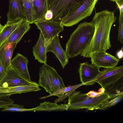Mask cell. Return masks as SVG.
<instances>
[{"mask_svg":"<svg viewBox=\"0 0 123 123\" xmlns=\"http://www.w3.org/2000/svg\"><path fill=\"white\" fill-rule=\"evenodd\" d=\"M117 55L119 59L122 58L123 57V47L117 53Z\"/></svg>","mask_w":123,"mask_h":123,"instance_id":"1f68e13d","label":"cell"},{"mask_svg":"<svg viewBox=\"0 0 123 123\" xmlns=\"http://www.w3.org/2000/svg\"><path fill=\"white\" fill-rule=\"evenodd\" d=\"M105 68L94 82L101 86L110 99L123 93V66Z\"/></svg>","mask_w":123,"mask_h":123,"instance_id":"3957f363","label":"cell"},{"mask_svg":"<svg viewBox=\"0 0 123 123\" xmlns=\"http://www.w3.org/2000/svg\"><path fill=\"white\" fill-rule=\"evenodd\" d=\"M115 2L119 9L120 12L123 13V0H118Z\"/></svg>","mask_w":123,"mask_h":123,"instance_id":"83f0119b","label":"cell"},{"mask_svg":"<svg viewBox=\"0 0 123 123\" xmlns=\"http://www.w3.org/2000/svg\"><path fill=\"white\" fill-rule=\"evenodd\" d=\"M30 24L26 20L23 21L1 44L0 49L9 43L19 42L24 35L30 30Z\"/></svg>","mask_w":123,"mask_h":123,"instance_id":"2e32d148","label":"cell"},{"mask_svg":"<svg viewBox=\"0 0 123 123\" xmlns=\"http://www.w3.org/2000/svg\"><path fill=\"white\" fill-rule=\"evenodd\" d=\"M2 111L12 112L28 111V109H25L23 105L17 104H13L4 108Z\"/></svg>","mask_w":123,"mask_h":123,"instance_id":"d4e9b609","label":"cell"},{"mask_svg":"<svg viewBox=\"0 0 123 123\" xmlns=\"http://www.w3.org/2000/svg\"><path fill=\"white\" fill-rule=\"evenodd\" d=\"M3 26L0 23V32L1 31V30H2L3 27Z\"/></svg>","mask_w":123,"mask_h":123,"instance_id":"d6a6232c","label":"cell"},{"mask_svg":"<svg viewBox=\"0 0 123 123\" xmlns=\"http://www.w3.org/2000/svg\"><path fill=\"white\" fill-rule=\"evenodd\" d=\"M53 16V14L51 11L50 10H47L45 15V19L48 20H51Z\"/></svg>","mask_w":123,"mask_h":123,"instance_id":"f546056e","label":"cell"},{"mask_svg":"<svg viewBox=\"0 0 123 123\" xmlns=\"http://www.w3.org/2000/svg\"><path fill=\"white\" fill-rule=\"evenodd\" d=\"M47 53H53L60 61L62 68H64L68 63L69 59L68 58L65 51L61 45L59 35L55 36L46 48Z\"/></svg>","mask_w":123,"mask_h":123,"instance_id":"5bb4252c","label":"cell"},{"mask_svg":"<svg viewBox=\"0 0 123 123\" xmlns=\"http://www.w3.org/2000/svg\"><path fill=\"white\" fill-rule=\"evenodd\" d=\"M30 82L23 78L10 65L0 80V87H13L35 83Z\"/></svg>","mask_w":123,"mask_h":123,"instance_id":"8fae6325","label":"cell"},{"mask_svg":"<svg viewBox=\"0 0 123 123\" xmlns=\"http://www.w3.org/2000/svg\"><path fill=\"white\" fill-rule=\"evenodd\" d=\"M39 76V86L50 95L66 87L56 70L46 63L44 64L40 68Z\"/></svg>","mask_w":123,"mask_h":123,"instance_id":"5b68a950","label":"cell"},{"mask_svg":"<svg viewBox=\"0 0 123 123\" xmlns=\"http://www.w3.org/2000/svg\"><path fill=\"white\" fill-rule=\"evenodd\" d=\"M94 29L92 22H84L78 25L70 35L66 44L65 51L68 59L81 54L90 43Z\"/></svg>","mask_w":123,"mask_h":123,"instance_id":"7a4b0ae2","label":"cell"},{"mask_svg":"<svg viewBox=\"0 0 123 123\" xmlns=\"http://www.w3.org/2000/svg\"><path fill=\"white\" fill-rule=\"evenodd\" d=\"M80 82L85 85H92L100 73L99 68L88 62L81 63L78 69Z\"/></svg>","mask_w":123,"mask_h":123,"instance_id":"9c48e42d","label":"cell"},{"mask_svg":"<svg viewBox=\"0 0 123 123\" xmlns=\"http://www.w3.org/2000/svg\"><path fill=\"white\" fill-rule=\"evenodd\" d=\"M26 20L30 24L34 23V11L32 0H22Z\"/></svg>","mask_w":123,"mask_h":123,"instance_id":"7402d4cb","label":"cell"},{"mask_svg":"<svg viewBox=\"0 0 123 123\" xmlns=\"http://www.w3.org/2000/svg\"><path fill=\"white\" fill-rule=\"evenodd\" d=\"M18 42L9 43L0 49V60L5 72L11 65L13 52Z\"/></svg>","mask_w":123,"mask_h":123,"instance_id":"e0dca14e","label":"cell"},{"mask_svg":"<svg viewBox=\"0 0 123 123\" xmlns=\"http://www.w3.org/2000/svg\"><path fill=\"white\" fill-rule=\"evenodd\" d=\"M67 104L68 110L85 109L93 111L99 110L110 97L105 93L95 97H90L80 91L74 92L68 97Z\"/></svg>","mask_w":123,"mask_h":123,"instance_id":"277c9868","label":"cell"},{"mask_svg":"<svg viewBox=\"0 0 123 123\" xmlns=\"http://www.w3.org/2000/svg\"><path fill=\"white\" fill-rule=\"evenodd\" d=\"M9 0V9L7 14V22L14 21L19 19L26 20L22 0Z\"/></svg>","mask_w":123,"mask_h":123,"instance_id":"9a60e30c","label":"cell"},{"mask_svg":"<svg viewBox=\"0 0 123 123\" xmlns=\"http://www.w3.org/2000/svg\"><path fill=\"white\" fill-rule=\"evenodd\" d=\"M117 17L114 11L107 9L96 13L91 22L94 26L92 40L81 55L84 57L90 58L92 53L97 51H106L111 47L110 34L111 26Z\"/></svg>","mask_w":123,"mask_h":123,"instance_id":"6da1fadb","label":"cell"},{"mask_svg":"<svg viewBox=\"0 0 123 123\" xmlns=\"http://www.w3.org/2000/svg\"><path fill=\"white\" fill-rule=\"evenodd\" d=\"M34 23L40 30L46 47L54 38L64 30V26L61 22L58 21L45 19Z\"/></svg>","mask_w":123,"mask_h":123,"instance_id":"ba28073f","label":"cell"},{"mask_svg":"<svg viewBox=\"0 0 123 123\" xmlns=\"http://www.w3.org/2000/svg\"><path fill=\"white\" fill-rule=\"evenodd\" d=\"M17 19L14 21L7 22L0 32V46L10 36L15 29L24 20Z\"/></svg>","mask_w":123,"mask_h":123,"instance_id":"44dd1931","label":"cell"},{"mask_svg":"<svg viewBox=\"0 0 123 123\" xmlns=\"http://www.w3.org/2000/svg\"><path fill=\"white\" fill-rule=\"evenodd\" d=\"M110 0L116 2L118 0Z\"/></svg>","mask_w":123,"mask_h":123,"instance_id":"836d02e7","label":"cell"},{"mask_svg":"<svg viewBox=\"0 0 123 123\" xmlns=\"http://www.w3.org/2000/svg\"><path fill=\"white\" fill-rule=\"evenodd\" d=\"M34 11V23L45 19L47 11L46 0H32Z\"/></svg>","mask_w":123,"mask_h":123,"instance_id":"d6986e66","label":"cell"},{"mask_svg":"<svg viewBox=\"0 0 123 123\" xmlns=\"http://www.w3.org/2000/svg\"><path fill=\"white\" fill-rule=\"evenodd\" d=\"M28 61L27 58L19 53H18L11 60V65L24 79L32 82L28 72L27 65Z\"/></svg>","mask_w":123,"mask_h":123,"instance_id":"7c38bea8","label":"cell"},{"mask_svg":"<svg viewBox=\"0 0 123 123\" xmlns=\"http://www.w3.org/2000/svg\"><path fill=\"white\" fill-rule=\"evenodd\" d=\"M123 97V93L120 94L105 103L99 110H105L110 108L121 101Z\"/></svg>","mask_w":123,"mask_h":123,"instance_id":"cb8c5ba5","label":"cell"},{"mask_svg":"<svg viewBox=\"0 0 123 123\" xmlns=\"http://www.w3.org/2000/svg\"><path fill=\"white\" fill-rule=\"evenodd\" d=\"M90 58L91 63L99 68L116 66L119 61V59L105 51L94 52L91 54Z\"/></svg>","mask_w":123,"mask_h":123,"instance_id":"30bf717a","label":"cell"},{"mask_svg":"<svg viewBox=\"0 0 123 123\" xmlns=\"http://www.w3.org/2000/svg\"><path fill=\"white\" fill-rule=\"evenodd\" d=\"M9 97H0V108H4L13 103V100Z\"/></svg>","mask_w":123,"mask_h":123,"instance_id":"4316f807","label":"cell"},{"mask_svg":"<svg viewBox=\"0 0 123 123\" xmlns=\"http://www.w3.org/2000/svg\"><path fill=\"white\" fill-rule=\"evenodd\" d=\"M103 93L101 92H97L91 91L87 93L86 94L90 97H95Z\"/></svg>","mask_w":123,"mask_h":123,"instance_id":"f1b7e54d","label":"cell"},{"mask_svg":"<svg viewBox=\"0 0 123 123\" xmlns=\"http://www.w3.org/2000/svg\"><path fill=\"white\" fill-rule=\"evenodd\" d=\"M46 48L43 37L40 32L38 40L33 48V53L35 59L40 63H46Z\"/></svg>","mask_w":123,"mask_h":123,"instance_id":"ac0fdd59","label":"cell"},{"mask_svg":"<svg viewBox=\"0 0 123 123\" xmlns=\"http://www.w3.org/2000/svg\"><path fill=\"white\" fill-rule=\"evenodd\" d=\"M119 27L117 40L123 43V13L120 12L119 18Z\"/></svg>","mask_w":123,"mask_h":123,"instance_id":"484cf974","label":"cell"},{"mask_svg":"<svg viewBox=\"0 0 123 123\" xmlns=\"http://www.w3.org/2000/svg\"><path fill=\"white\" fill-rule=\"evenodd\" d=\"M36 82L22 86L13 87H0V97L9 96L16 93L21 94L39 91L41 89Z\"/></svg>","mask_w":123,"mask_h":123,"instance_id":"4fadbf2b","label":"cell"},{"mask_svg":"<svg viewBox=\"0 0 123 123\" xmlns=\"http://www.w3.org/2000/svg\"><path fill=\"white\" fill-rule=\"evenodd\" d=\"M47 11L50 10L51 20L61 22L66 13L69 15L77 10L86 0H46Z\"/></svg>","mask_w":123,"mask_h":123,"instance_id":"8992f818","label":"cell"},{"mask_svg":"<svg viewBox=\"0 0 123 123\" xmlns=\"http://www.w3.org/2000/svg\"><path fill=\"white\" fill-rule=\"evenodd\" d=\"M83 85H85V84L81 83L80 84L73 86L66 87L65 88L55 92L52 94L40 98H39L40 99H44L53 96H56L58 97H59L62 96L64 94L72 91L75 90L77 88Z\"/></svg>","mask_w":123,"mask_h":123,"instance_id":"603a6c76","label":"cell"},{"mask_svg":"<svg viewBox=\"0 0 123 123\" xmlns=\"http://www.w3.org/2000/svg\"><path fill=\"white\" fill-rule=\"evenodd\" d=\"M5 73L3 66L0 60V80Z\"/></svg>","mask_w":123,"mask_h":123,"instance_id":"4dcf8cb0","label":"cell"},{"mask_svg":"<svg viewBox=\"0 0 123 123\" xmlns=\"http://www.w3.org/2000/svg\"><path fill=\"white\" fill-rule=\"evenodd\" d=\"M68 111L67 104L58 105L57 103L45 101L40 104L38 106L33 108L29 109V111Z\"/></svg>","mask_w":123,"mask_h":123,"instance_id":"ffe728a7","label":"cell"},{"mask_svg":"<svg viewBox=\"0 0 123 123\" xmlns=\"http://www.w3.org/2000/svg\"><path fill=\"white\" fill-rule=\"evenodd\" d=\"M98 0H86L76 11L64 16L61 23L66 27L72 26L78 23L80 21L90 16L92 14Z\"/></svg>","mask_w":123,"mask_h":123,"instance_id":"52a82bcc","label":"cell"}]
</instances>
